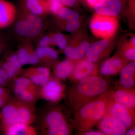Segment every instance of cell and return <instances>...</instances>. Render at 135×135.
Masks as SVG:
<instances>
[{"label": "cell", "mask_w": 135, "mask_h": 135, "mask_svg": "<svg viewBox=\"0 0 135 135\" xmlns=\"http://www.w3.org/2000/svg\"><path fill=\"white\" fill-rule=\"evenodd\" d=\"M117 17L95 13L90 23V28L93 35L102 39H111L118 30Z\"/></svg>", "instance_id": "3957f363"}, {"label": "cell", "mask_w": 135, "mask_h": 135, "mask_svg": "<svg viewBox=\"0 0 135 135\" xmlns=\"http://www.w3.org/2000/svg\"><path fill=\"white\" fill-rule=\"evenodd\" d=\"M29 103L16 101L17 115L18 123L29 125L34 119V113Z\"/></svg>", "instance_id": "7402d4cb"}, {"label": "cell", "mask_w": 135, "mask_h": 135, "mask_svg": "<svg viewBox=\"0 0 135 135\" xmlns=\"http://www.w3.org/2000/svg\"><path fill=\"white\" fill-rule=\"evenodd\" d=\"M48 5L50 12L57 16L59 11L65 6L59 0H46Z\"/></svg>", "instance_id": "4dcf8cb0"}, {"label": "cell", "mask_w": 135, "mask_h": 135, "mask_svg": "<svg viewBox=\"0 0 135 135\" xmlns=\"http://www.w3.org/2000/svg\"><path fill=\"white\" fill-rule=\"evenodd\" d=\"M101 0H86V1L90 7L93 8L101 2Z\"/></svg>", "instance_id": "74e56055"}, {"label": "cell", "mask_w": 135, "mask_h": 135, "mask_svg": "<svg viewBox=\"0 0 135 135\" xmlns=\"http://www.w3.org/2000/svg\"><path fill=\"white\" fill-rule=\"evenodd\" d=\"M9 79L7 74L5 70L0 67V85L2 86L7 83L8 80Z\"/></svg>", "instance_id": "836d02e7"}, {"label": "cell", "mask_w": 135, "mask_h": 135, "mask_svg": "<svg viewBox=\"0 0 135 135\" xmlns=\"http://www.w3.org/2000/svg\"><path fill=\"white\" fill-rule=\"evenodd\" d=\"M119 55L129 61L135 60V46L131 42L129 39L123 42L119 48Z\"/></svg>", "instance_id": "83f0119b"}, {"label": "cell", "mask_w": 135, "mask_h": 135, "mask_svg": "<svg viewBox=\"0 0 135 135\" xmlns=\"http://www.w3.org/2000/svg\"><path fill=\"white\" fill-rule=\"evenodd\" d=\"M63 5L68 7H72L76 4L75 0H59Z\"/></svg>", "instance_id": "d590c367"}, {"label": "cell", "mask_w": 135, "mask_h": 135, "mask_svg": "<svg viewBox=\"0 0 135 135\" xmlns=\"http://www.w3.org/2000/svg\"><path fill=\"white\" fill-rule=\"evenodd\" d=\"M24 75L36 86H42L50 79V72L47 67L30 68L25 71Z\"/></svg>", "instance_id": "9a60e30c"}, {"label": "cell", "mask_w": 135, "mask_h": 135, "mask_svg": "<svg viewBox=\"0 0 135 135\" xmlns=\"http://www.w3.org/2000/svg\"><path fill=\"white\" fill-rule=\"evenodd\" d=\"M35 51L40 61H42L48 65H53L56 64L58 58V53L50 47H38Z\"/></svg>", "instance_id": "cb8c5ba5"}, {"label": "cell", "mask_w": 135, "mask_h": 135, "mask_svg": "<svg viewBox=\"0 0 135 135\" xmlns=\"http://www.w3.org/2000/svg\"><path fill=\"white\" fill-rule=\"evenodd\" d=\"M22 66L17 54H15L8 56L0 64V67L5 70L9 78H13L18 74L22 70Z\"/></svg>", "instance_id": "44dd1931"}, {"label": "cell", "mask_w": 135, "mask_h": 135, "mask_svg": "<svg viewBox=\"0 0 135 135\" xmlns=\"http://www.w3.org/2000/svg\"><path fill=\"white\" fill-rule=\"evenodd\" d=\"M112 38L102 39L90 45L86 52L84 58L97 64L108 57L114 49Z\"/></svg>", "instance_id": "8992f818"}, {"label": "cell", "mask_w": 135, "mask_h": 135, "mask_svg": "<svg viewBox=\"0 0 135 135\" xmlns=\"http://www.w3.org/2000/svg\"><path fill=\"white\" fill-rule=\"evenodd\" d=\"M135 62H129L120 71V86L126 88L133 89L135 85Z\"/></svg>", "instance_id": "ffe728a7"}, {"label": "cell", "mask_w": 135, "mask_h": 135, "mask_svg": "<svg viewBox=\"0 0 135 135\" xmlns=\"http://www.w3.org/2000/svg\"><path fill=\"white\" fill-rule=\"evenodd\" d=\"M98 124L99 131L105 135H124L128 129L107 111Z\"/></svg>", "instance_id": "9c48e42d"}, {"label": "cell", "mask_w": 135, "mask_h": 135, "mask_svg": "<svg viewBox=\"0 0 135 135\" xmlns=\"http://www.w3.org/2000/svg\"><path fill=\"white\" fill-rule=\"evenodd\" d=\"M21 3L24 10L40 16L50 12L46 0H22Z\"/></svg>", "instance_id": "ac0fdd59"}, {"label": "cell", "mask_w": 135, "mask_h": 135, "mask_svg": "<svg viewBox=\"0 0 135 135\" xmlns=\"http://www.w3.org/2000/svg\"><path fill=\"white\" fill-rule=\"evenodd\" d=\"M99 72L98 64L83 58L77 60L69 77L72 80L77 82L89 76L98 75Z\"/></svg>", "instance_id": "8fae6325"}, {"label": "cell", "mask_w": 135, "mask_h": 135, "mask_svg": "<svg viewBox=\"0 0 135 135\" xmlns=\"http://www.w3.org/2000/svg\"><path fill=\"white\" fill-rule=\"evenodd\" d=\"M54 46H56L61 50H64L68 44L67 38L60 33H56L52 34Z\"/></svg>", "instance_id": "f1b7e54d"}, {"label": "cell", "mask_w": 135, "mask_h": 135, "mask_svg": "<svg viewBox=\"0 0 135 135\" xmlns=\"http://www.w3.org/2000/svg\"><path fill=\"white\" fill-rule=\"evenodd\" d=\"M5 47V44L4 40L2 37L0 36V55H1Z\"/></svg>", "instance_id": "f35d334b"}, {"label": "cell", "mask_w": 135, "mask_h": 135, "mask_svg": "<svg viewBox=\"0 0 135 135\" xmlns=\"http://www.w3.org/2000/svg\"><path fill=\"white\" fill-rule=\"evenodd\" d=\"M56 16L57 17L58 25L80 19L79 12L65 7L59 11Z\"/></svg>", "instance_id": "4316f807"}, {"label": "cell", "mask_w": 135, "mask_h": 135, "mask_svg": "<svg viewBox=\"0 0 135 135\" xmlns=\"http://www.w3.org/2000/svg\"><path fill=\"white\" fill-rule=\"evenodd\" d=\"M106 80L98 75H91L77 82L70 90L69 102L74 112L85 104L109 90Z\"/></svg>", "instance_id": "6da1fadb"}, {"label": "cell", "mask_w": 135, "mask_h": 135, "mask_svg": "<svg viewBox=\"0 0 135 135\" xmlns=\"http://www.w3.org/2000/svg\"><path fill=\"white\" fill-rule=\"evenodd\" d=\"M129 61L117 53L105 60L99 69L101 74L104 76L116 75L120 72Z\"/></svg>", "instance_id": "4fadbf2b"}, {"label": "cell", "mask_w": 135, "mask_h": 135, "mask_svg": "<svg viewBox=\"0 0 135 135\" xmlns=\"http://www.w3.org/2000/svg\"><path fill=\"white\" fill-rule=\"evenodd\" d=\"M50 46H54L52 34L44 36L39 41L38 47H50Z\"/></svg>", "instance_id": "d6a6232c"}, {"label": "cell", "mask_w": 135, "mask_h": 135, "mask_svg": "<svg viewBox=\"0 0 135 135\" xmlns=\"http://www.w3.org/2000/svg\"><path fill=\"white\" fill-rule=\"evenodd\" d=\"M16 7L6 0H0V29L9 26L15 21L16 16Z\"/></svg>", "instance_id": "2e32d148"}, {"label": "cell", "mask_w": 135, "mask_h": 135, "mask_svg": "<svg viewBox=\"0 0 135 135\" xmlns=\"http://www.w3.org/2000/svg\"><path fill=\"white\" fill-rule=\"evenodd\" d=\"M84 135H105L104 134L99 131L90 130L84 132L82 134Z\"/></svg>", "instance_id": "8d00e7d4"}, {"label": "cell", "mask_w": 135, "mask_h": 135, "mask_svg": "<svg viewBox=\"0 0 135 135\" xmlns=\"http://www.w3.org/2000/svg\"><path fill=\"white\" fill-rule=\"evenodd\" d=\"M14 89L15 94L20 101L26 103H30L33 102L37 97V89L15 85Z\"/></svg>", "instance_id": "d4e9b609"}, {"label": "cell", "mask_w": 135, "mask_h": 135, "mask_svg": "<svg viewBox=\"0 0 135 135\" xmlns=\"http://www.w3.org/2000/svg\"><path fill=\"white\" fill-rule=\"evenodd\" d=\"M24 12L15 25V31L18 35L23 37H36L42 30L43 21L40 16L25 10Z\"/></svg>", "instance_id": "5b68a950"}, {"label": "cell", "mask_w": 135, "mask_h": 135, "mask_svg": "<svg viewBox=\"0 0 135 135\" xmlns=\"http://www.w3.org/2000/svg\"><path fill=\"white\" fill-rule=\"evenodd\" d=\"M108 91L88 102L74 112V122L80 135L91 130L106 113L109 94Z\"/></svg>", "instance_id": "7a4b0ae2"}, {"label": "cell", "mask_w": 135, "mask_h": 135, "mask_svg": "<svg viewBox=\"0 0 135 135\" xmlns=\"http://www.w3.org/2000/svg\"><path fill=\"white\" fill-rule=\"evenodd\" d=\"M128 0H101L94 7L95 13L117 17L125 11Z\"/></svg>", "instance_id": "7c38bea8"}, {"label": "cell", "mask_w": 135, "mask_h": 135, "mask_svg": "<svg viewBox=\"0 0 135 135\" xmlns=\"http://www.w3.org/2000/svg\"><path fill=\"white\" fill-rule=\"evenodd\" d=\"M17 55L22 65H36L40 61L31 43H25L18 50Z\"/></svg>", "instance_id": "e0dca14e"}, {"label": "cell", "mask_w": 135, "mask_h": 135, "mask_svg": "<svg viewBox=\"0 0 135 135\" xmlns=\"http://www.w3.org/2000/svg\"><path fill=\"white\" fill-rule=\"evenodd\" d=\"M126 135H135V126L128 129L126 133Z\"/></svg>", "instance_id": "ab89813d"}, {"label": "cell", "mask_w": 135, "mask_h": 135, "mask_svg": "<svg viewBox=\"0 0 135 135\" xmlns=\"http://www.w3.org/2000/svg\"><path fill=\"white\" fill-rule=\"evenodd\" d=\"M107 111L119 121L128 129L135 126V116L125 107L114 101L110 90Z\"/></svg>", "instance_id": "ba28073f"}, {"label": "cell", "mask_w": 135, "mask_h": 135, "mask_svg": "<svg viewBox=\"0 0 135 135\" xmlns=\"http://www.w3.org/2000/svg\"><path fill=\"white\" fill-rule=\"evenodd\" d=\"M128 3L129 17L131 19L133 18L134 21V19L135 18V0H128Z\"/></svg>", "instance_id": "e575fe53"}, {"label": "cell", "mask_w": 135, "mask_h": 135, "mask_svg": "<svg viewBox=\"0 0 135 135\" xmlns=\"http://www.w3.org/2000/svg\"><path fill=\"white\" fill-rule=\"evenodd\" d=\"M62 30L68 32L72 33L76 31L80 25V20L66 22L58 25Z\"/></svg>", "instance_id": "f546056e"}, {"label": "cell", "mask_w": 135, "mask_h": 135, "mask_svg": "<svg viewBox=\"0 0 135 135\" xmlns=\"http://www.w3.org/2000/svg\"><path fill=\"white\" fill-rule=\"evenodd\" d=\"M3 128L18 123L16 101L7 103L2 107L1 112Z\"/></svg>", "instance_id": "d6986e66"}, {"label": "cell", "mask_w": 135, "mask_h": 135, "mask_svg": "<svg viewBox=\"0 0 135 135\" xmlns=\"http://www.w3.org/2000/svg\"><path fill=\"white\" fill-rule=\"evenodd\" d=\"M110 93L114 101L125 107L135 116L134 89L126 88L119 86L115 89L110 90Z\"/></svg>", "instance_id": "30bf717a"}, {"label": "cell", "mask_w": 135, "mask_h": 135, "mask_svg": "<svg viewBox=\"0 0 135 135\" xmlns=\"http://www.w3.org/2000/svg\"><path fill=\"white\" fill-rule=\"evenodd\" d=\"M77 60L67 58L56 65L54 74L57 79L64 80L70 77Z\"/></svg>", "instance_id": "603a6c76"}, {"label": "cell", "mask_w": 135, "mask_h": 135, "mask_svg": "<svg viewBox=\"0 0 135 135\" xmlns=\"http://www.w3.org/2000/svg\"><path fill=\"white\" fill-rule=\"evenodd\" d=\"M0 118H1V114L0 113Z\"/></svg>", "instance_id": "b9f144b4"}, {"label": "cell", "mask_w": 135, "mask_h": 135, "mask_svg": "<svg viewBox=\"0 0 135 135\" xmlns=\"http://www.w3.org/2000/svg\"><path fill=\"white\" fill-rule=\"evenodd\" d=\"M8 100L0 96V108L2 107L7 103Z\"/></svg>", "instance_id": "60d3db41"}, {"label": "cell", "mask_w": 135, "mask_h": 135, "mask_svg": "<svg viewBox=\"0 0 135 135\" xmlns=\"http://www.w3.org/2000/svg\"><path fill=\"white\" fill-rule=\"evenodd\" d=\"M43 127L46 134L69 135L71 134L70 125L62 112L54 109L49 111L44 119Z\"/></svg>", "instance_id": "277c9868"}, {"label": "cell", "mask_w": 135, "mask_h": 135, "mask_svg": "<svg viewBox=\"0 0 135 135\" xmlns=\"http://www.w3.org/2000/svg\"><path fill=\"white\" fill-rule=\"evenodd\" d=\"M15 85L23 86L33 89H37L36 85L33 83L31 80L26 77H22L17 78L15 80Z\"/></svg>", "instance_id": "1f68e13d"}, {"label": "cell", "mask_w": 135, "mask_h": 135, "mask_svg": "<svg viewBox=\"0 0 135 135\" xmlns=\"http://www.w3.org/2000/svg\"><path fill=\"white\" fill-rule=\"evenodd\" d=\"M90 45L89 40L85 35L79 34L68 42L64 50V53L69 59L80 60L84 57Z\"/></svg>", "instance_id": "52a82bcc"}, {"label": "cell", "mask_w": 135, "mask_h": 135, "mask_svg": "<svg viewBox=\"0 0 135 135\" xmlns=\"http://www.w3.org/2000/svg\"><path fill=\"white\" fill-rule=\"evenodd\" d=\"M5 133L8 135H33L35 132L29 125L17 123L3 128Z\"/></svg>", "instance_id": "484cf974"}, {"label": "cell", "mask_w": 135, "mask_h": 135, "mask_svg": "<svg viewBox=\"0 0 135 135\" xmlns=\"http://www.w3.org/2000/svg\"><path fill=\"white\" fill-rule=\"evenodd\" d=\"M64 87L57 80L50 79L42 86L41 94L44 98L52 102L59 101L64 95Z\"/></svg>", "instance_id": "5bb4252c"}]
</instances>
